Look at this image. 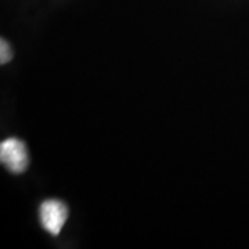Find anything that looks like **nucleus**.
I'll return each instance as SVG.
<instances>
[{"label":"nucleus","mask_w":249,"mask_h":249,"mask_svg":"<svg viewBox=\"0 0 249 249\" xmlns=\"http://www.w3.org/2000/svg\"><path fill=\"white\" fill-rule=\"evenodd\" d=\"M0 160L1 163L16 175H21L28 169L29 157L25 142L19 139L10 137L0 144Z\"/></svg>","instance_id":"1"},{"label":"nucleus","mask_w":249,"mask_h":249,"mask_svg":"<svg viewBox=\"0 0 249 249\" xmlns=\"http://www.w3.org/2000/svg\"><path fill=\"white\" fill-rule=\"evenodd\" d=\"M40 223L46 231L58 235L68 219V208L57 199H47L40 205Z\"/></svg>","instance_id":"2"},{"label":"nucleus","mask_w":249,"mask_h":249,"mask_svg":"<svg viewBox=\"0 0 249 249\" xmlns=\"http://www.w3.org/2000/svg\"><path fill=\"white\" fill-rule=\"evenodd\" d=\"M11 57H13V52L10 49L9 43L4 39H1L0 40V62H1V65L7 64L11 60Z\"/></svg>","instance_id":"3"}]
</instances>
